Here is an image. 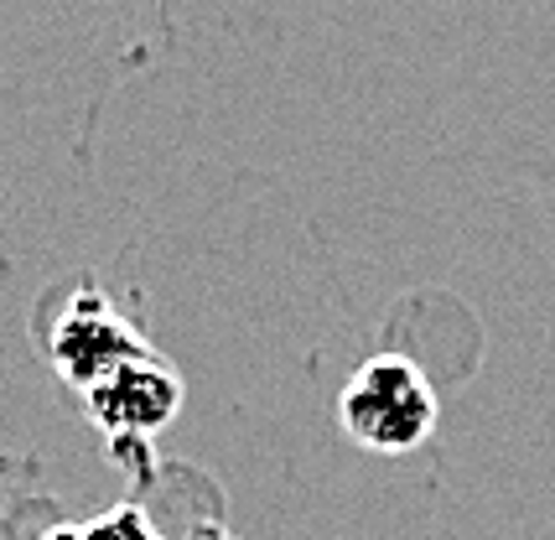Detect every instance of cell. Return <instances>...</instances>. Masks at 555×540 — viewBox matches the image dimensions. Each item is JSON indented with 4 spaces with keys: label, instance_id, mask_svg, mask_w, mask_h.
<instances>
[{
    "label": "cell",
    "instance_id": "1",
    "mask_svg": "<svg viewBox=\"0 0 555 540\" xmlns=\"http://www.w3.org/2000/svg\"><path fill=\"white\" fill-rule=\"evenodd\" d=\"M338 426L348 442L379 458H405L436 432V390L405 353L363 359L338 395Z\"/></svg>",
    "mask_w": 555,
    "mask_h": 540
},
{
    "label": "cell",
    "instance_id": "2",
    "mask_svg": "<svg viewBox=\"0 0 555 540\" xmlns=\"http://www.w3.org/2000/svg\"><path fill=\"white\" fill-rule=\"evenodd\" d=\"M83 411L99 432L109 437L115 452H135L145 458V442L156 432H167L171 416L182 411V380L177 369L151 348L141 359L120 364L115 374H104L99 385L83 390Z\"/></svg>",
    "mask_w": 555,
    "mask_h": 540
},
{
    "label": "cell",
    "instance_id": "3",
    "mask_svg": "<svg viewBox=\"0 0 555 540\" xmlns=\"http://www.w3.org/2000/svg\"><path fill=\"white\" fill-rule=\"evenodd\" d=\"M151 353L135 322L109 307V296L99 286H78V292L63 301V312L52 318V333H48V364L57 369V380L73 385L83 395L89 385H99L104 374H115L120 364Z\"/></svg>",
    "mask_w": 555,
    "mask_h": 540
},
{
    "label": "cell",
    "instance_id": "4",
    "mask_svg": "<svg viewBox=\"0 0 555 540\" xmlns=\"http://www.w3.org/2000/svg\"><path fill=\"white\" fill-rule=\"evenodd\" d=\"M78 536H83V540H162V530H156V525H151V515H145L141 504L130 499V504H120V510L89 519Z\"/></svg>",
    "mask_w": 555,
    "mask_h": 540
},
{
    "label": "cell",
    "instance_id": "5",
    "mask_svg": "<svg viewBox=\"0 0 555 540\" xmlns=\"http://www.w3.org/2000/svg\"><path fill=\"white\" fill-rule=\"evenodd\" d=\"M42 540H83V536H78L73 525H57V530H52V536H42Z\"/></svg>",
    "mask_w": 555,
    "mask_h": 540
},
{
    "label": "cell",
    "instance_id": "6",
    "mask_svg": "<svg viewBox=\"0 0 555 540\" xmlns=\"http://www.w3.org/2000/svg\"><path fill=\"white\" fill-rule=\"evenodd\" d=\"M214 540H223V536H214Z\"/></svg>",
    "mask_w": 555,
    "mask_h": 540
}]
</instances>
